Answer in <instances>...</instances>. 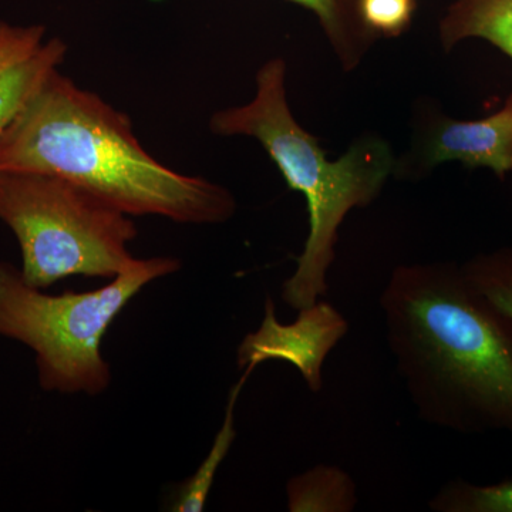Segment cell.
Wrapping results in <instances>:
<instances>
[{
	"mask_svg": "<svg viewBox=\"0 0 512 512\" xmlns=\"http://www.w3.org/2000/svg\"><path fill=\"white\" fill-rule=\"evenodd\" d=\"M380 308L421 420L454 433L512 436V325L461 265L396 266Z\"/></svg>",
	"mask_w": 512,
	"mask_h": 512,
	"instance_id": "6da1fadb",
	"label": "cell"
},
{
	"mask_svg": "<svg viewBox=\"0 0 512 512\" xmlns=\"http://www.w3.org/2000/svg\"><path fill=\"white\" fill-rule=\"evenodd\" d=\"M0 170L59 175L130 217L222 224L234 195L211 181L165 167L134 136L126 114L53 70L0 138Z\"/></svg>",
	"mask_w": 512,
	"mask_h": 512,
	"instance_id": "7a4b0ae2",
	"label": "cell"
},
{
	"mask_svg": "<svg viewBox=\"0 0 512 512\" xmlns=\"http://www.w3.org/2000/svg\"><path fill=\"white\" fill-rule=\"evenodd\" d=\"M286 62L268 60L256 74L248 104L218 111L210 128L218 136L255 138L278 165L292 191L301 192L309 212V235L296 269L282 286V301L295 311L328 293L339 228L356 208L369 207L393 175L396 158L383 138L366 134L338 160H328L320 141L293 117L286 92Z\"/></svg>",
	"mask_w": 512,
	"mask_h": 512,
	"instance_id": "3957f363",
	"label": "cell"
},
{
	"mask_svg": "<svg viewBox=\"0 0 512 512\" xmlns=\"http://www.w3.org/2000/svg\"><path fill=\"white\" fill-rule=\"evenodd\" d=\"M180 268L178 259L167 256L136 258L96 291L49 295L29 285L15 265L0 262V336L35 352L46 392L97 396L111 383L101 355L107 329L144 286Z\"/></svg>",
	"mask_w": 512,
	"mask_h": 512,
	"instance_id": "277c9868",
	"label": "cell"
},
{
	"mask_svg": "<svg viewBox=\"0 0 512 512\" xmlns=\"http://www.w3.org/2000/svg\"><path fill=\"white\" fill-rule=\"evenodd\" d=\"M0 220L18 239L20 272L35 288L77 275L113 279L136 259L130 215L59 175L0 170Z\"/></svg>",
	"mask_w": 512,
	"mask_h": 512,
	"instance_id": "5b68a950",
	"label": "cell"
},
{
	"mask_svg": "<svg viewBox=\"0 0 512 512\" xmlns=\"http://www.w3.org/2000/svg\"><path fill=\"white\" fill-rule=\"evenodd\" d=\"M490 168L500 180L512 171V93L503 107L480 120L451 119L424 107L417 117L412 146L397 158L393 175L399 180H423L441 164Z\"/></svg>",
	"mask_w": 512,
	"mask_h": 512,
	"instance_id": "8992f818",
	"label": "cell"
},
{
	"mask_svg": "<svg viewBox=\"0 0 512 512\" xmlns=\"http://www.w3.org/2000/svg\"><path fill=\"white\" fill-rule=\"evenodd\" d=\"M299 312L292 323L276 318L275 303L266 299L265 318L248 333L237 350L239 369H256L269 360L296 367L312 393L323 387V365L329 353L348 335L349 322L328 302L318 301Z\"/></svg>",
	"mask_w": 512,
	"mask_h": 512,
	"instance_id": "52a82bcc",
	"label": "cell"
},
{
	"mask_svg": "<svg viewBox=\"0 0 512 512\" xmlns=\"http://www.w3.org/2000/svg\"><path fill=\"white\" fill-rule=\"evenodd\" d=\"M448 53L468 39H483L512 60V0H453L439 23Z\"/></svg>",
	"mask_w": 512,
	"mask_h": 512,
	"instance_id": "ba28073f",
	"label": "cell"
},
{
	"mask_svg": "<svg viewBox=\"0 0 512 512\" xmlns=\"http://www.w3.org/2000/svg\"><path fill=\"white\" fill-rule=\"evenodd\" d=\"M311 10L319 20L343 72H352L379 39L362 19V0H291Z\"/></svg>",
	"mask_w": 512,
	"mask_h": 512,
	"instance_id": "9c48e42d",
	"label": "cell"
},
{
	"mask_svg": "<svg viewBox=\"0 0 512 512\" xmlns=\"http://www.w3.org/2000/svg\"><path fill=\"white\" fill-rule=\"evenodd\" d=\"M291 512H350L357 505L355 481L339 467L319 464L286 484Z\"/></svg>",
	"mask_w": 512,
	"mask_h": 512,
	"instance_id": "30bf717a",
	"label": "cell"
},
{
	"mask_svg": "<svg viewBox=\"0 0 512 512\" xmlns=\"http://www.w3.org/2000/svg\"><path fill=\"white\" fill-rule=\"evenodd\" d=\"M66 53V43L53 37L0 74V138L47 74L59 69Z\"/></svg>",
	"mask_w": 512,
	"mask_h": 512,
	"instance_id": "8fae6325",
	"label": "cell"
},
{
	"mask_svg": "<svg viewBox=\"0 0 512 512\" xmlns=\"http://www.w3.org/2000/svg\"><path fill=\"white\" fill-rule=\"evenodd\" d=\"M254 369H244L241 379L229 390L227 407H225V417L222 421L220 430L215 436L214 443L208 451L207 457L202 461L201 466L195 471L194 476L185 483L178 493L177 500L174 501L171 511L175 512H200L204 511L207 505L208 495L212 485L215 483V476L220 470L221 464L227 458L235 437V409H237L238 399L241 396L242 387L247 383L248 377Z\"/></svg>",
	"mask_w": 512,
	"mask_h": 512,
	"instance_id": "7c38bea8",
	"label": "cell"
},
{
	"mask_svg": "<svg viewBox=\"0 0 512 512\" xmlns=\"http://www.w3.org/2000/svg\"><path fill=\"white\" fill-rule=\"evenodd\" d=\"M461 268L470 284L512 325V247L480 252Z\"/></svg>",
	"mask_w": 512,
	"mask_h": 512,
	"instance_id": "4fadbf2b",
	"label": "cell"
},
{
	"mask_svg": "<svg viewBox=\"0 0 512 512\" xmlns=\"http://www.w3.org/2000/svg\"><path fill=\"white\" fill-rule=\"evenodd\" d=\"M436 512H512V480L480 485L470 481H448L429 501Z\"/></svg>",
	"mask_w": 512,
	"mask_h": 512,
	"instance_id": "5bb4252c",
	"label": "cell"
},
{
	"mask_svg": "<svg viewBox=\"0 0 512 512\" xmlns=\"http://www.w3.org/2000/svg\"><path fill=\"white\" fill-rule=\"evenodd\" d=\"M414 0H362L360 12L367 29L377 37H397L412 25Z\"/></svg>",
	"mask_w": 512,
	"mask_h": 512,
	"instance_id": "9a60e30c",
	"label": "cell"
},
{
	"mask_svg": "<svg viewBox=\"0 0 512 512\" xmlns=\"http://www.w3.org/2000/svg\"><path fill=\"white\" fill-rule=\"evenodd\" d=\"M46 28L42 25H10L0 20V74L10 66L32 55L45 43Z\"/></svg>",
	"mask_w": 512,
	"mask_h": 512,
	"instance_id": "2e32d148",
	"label": "cell"
}]
</instances>
